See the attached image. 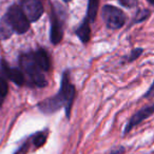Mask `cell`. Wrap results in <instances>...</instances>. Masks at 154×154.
Returning <instances> with one entry per match:
<instances>
[{"instance_id":"obj_12","label":"cell","mask_w":154,"mask_h":154,"mask_svg":"<svg viewBox=\"0 0 154 154\" xmlns=\"http://www.w3.org/2000/svg\"><path fill=\"white\" fill-rule=\"evenodd\" d=\"M99 7V0H89L88 1V10H87L86 17L90 20V22H93L96 18L97 11Z\"/></svg>"},{"instance_id":"obj_16","label":"cell","mask_w":154,"mask_h":154,"mask_svg":"<svg viewBox=\"0 0 154 154\" xmlns=\"http://www.w3.org/2000/svg\"><path fill=\"white\" fill-rule=\"evenodd\" d=\"M143 50L140 49V48H137V49L132 50V51H131V53H130V55L127 57V62L134 61L135 59H137V58H138L139 56L143 54Z\"/></svg>"},{"instance_id":"obj_15","label":"cell","mask_w":154,"mask_h":154,"mask_svg":"<svg viewBox=\"0 0 154 154\" xmlns=\"http://www.w3.org/2000/svg\"><path fill=\"white\" fill-rule=\"evenodd\" d=\"M8 91H9V88H8L7 82L0 77V106L2 105L3 100L8 94Z\"/></svg>"},{"instance_id":"obj_4","label":"cell","mask_w":154,"mask_h":154,"mask_svg":"<svg viewBox=\"0 0 154 154\" xmlns=\"http://www.w3.org/2000/svg\"><path fill=\"white\" fill-rule=\"evenodd\" d=\"M7 17L14 32H17L18 34H23L30 29V21L22 12L21 8L18 5H13L10 8Z\"/></svg>"},{"instance_id":"obj_14","label":"cell","mask_w":154,"mask_h":154,"mask_svg":"<svg viewBox=\"0 0 154 154\" xmlns=\"http://www.w3.org/2000/svg\"><path fill=\"white\" fill-rule=\"evenodd\" d=\"M150 15H151V13H150L149 10H145V9L140 10V11L137 12L136 15H135L134 20H133V23H137V22L143 21V20L148 19Z\"/></svg>"},{"instance_id":"obj_20","label":"cell","mask_w":154,"mask_h":154,"mask_svg":"<svg viewBox=\"0 0 154 154\" xmlns=\"http://www.w3.org/2000/svg\"><path fill=\"white\" fill-rule=\"evenodd\" d=\"M148 2L150 3V5H154V0H147Z\"/></svg>"},{"instance_id":"obj_3","label":"cell","mask_w":154,"mask_h":154,"mask_svg":"<svg viewBox=\"0 0 154 154\" xmlns=\"http://www.w3.org/2000/svg\"><path fill=\"white\" fill-rule=\"evenodd\" d=\"M101 17L106 26L111 30H118L125 26L127 21V16L122 10L113 5H107L101 10Z\"/></svg>"},{"instance_id":"obj_2","label":"cell","mask_w":154,"mask_h":154,"mask_svg":"<svg viewBox=\"0 0 154 154\" xmlns=\"http://www.w3.org/2000/svg\"><path fill=\"white\" fill-rule=\"evenodd\" d=\"M20 66H21L23 72L28 75L31 84L36 87H39V88L47 86V79L43 75V72L37 66L33 53L22 54L20 56Z\"/></svg>"},{"instance_id":"obj_7","label":"cell","mask_w":154,"mask_h":154,"mask_svg":"<svg viewBox=\"0 0 154 154\" xmlns=\"http://www.w3.org/2000/svg\"><path fill=\"white\" fill-rule=\"evenodd\" d=\"M63 37V26L60 20L59 16L56 14V12L52 11L51 14V32H50V39L53 45H58L61 41Z\"/></svg>"},{"instance_id":"obj_18","label":"cell","mask_w":154,"mask_h":154,"mask_svg":"<svg viewBox=\"0 0 154 154\" xmlns=\"http://www.w3.org/2000/svg\"><path fill=\"white\" fill-rule=\"evenodd\" d=\"M125 152H126V149L122 146H118V147H115L110 151H108L106 154H124Z\"/></svg>"},{"instance_id":"obj_19","label":"cell","mask_w":154,"mask_h":154,"mask_svg":"<svg viewBox=\"0 0 154 154\" xmlns=\"http://www.w3.org/2000/svg\"><path fill=\"white\" fill-rule=\"evenodd\" d=\"M154 95V82H153V84L151 85V87L149 88V90L146 92V94L143 95V97L145 98H149V97H151V96H153Z\"/></svg>"},{"instance_id":"obj_11","label":"cell","mask_w":154,"mask_h":154,"mask_svg":"<svg viewBox=\"0 0 154 154\" xmlns=\"http://www.w3.org/2000/svg\"><path fill=\"white\" fill-rule=\"evenodd\" d=\"M13 32H14L13 28H12L7 15H5V17L1 19V21H0V37L2 39L9 38V37L13 34Z\"/></svg>"},{"instance_id":"obj_17","label":"cell","mask_w":154,"mask_h":154,"mask_svg":"<svg viewBox=\"0 0 154 154\" xmlns=\"http://www.w3.org/2000/svg\"><path fill=\"white\" fill-rule=\"evenodd\" d=\"M118 2L126 8H134L137 5V0H118Z\"/></svg>"},{"instance_id":"obj_13","label":"cell","mask_w":154,"mask_h":154,"mask_svg":"<svg viewBox=\"0 0 154 154\" xmlns=\"http://www.w3.org/2000/svg\"><path fill=\"white\" fill-rule=\"evenodd\" d=\"M47 137H48V133L45 132V131L37 133V134L33 137V143H34V146L36 148L41 147V146L45 143V140H47Z\"/></svg>"},{"instance_id":"obj_10","label":"cell","mask_w":154,"mask_h":154,"mask_svg":"<svg viewBox=\"0 0 154 154\" xmlns=\"http://www.w3.org/2000/svg\"><path fill=\"white\" fill-rule=\"evenodd\" d=\"M2 64H3V69H5V73L7 74L9 79H11L12 82H15L18 86H22L24 84V75L22 73V71H20L19 69L9 68L5 62Z\"/></svg>"},{"instance_id":"obj_6","label":"cell","mask_w":154,"mask_h":154,"mask_svg":"<svg viewBox=\"0 0 154 154\" xmlns=\"http://www.w3.org/2000/svg\"><path fill=\"white\" fill-rule=\"evenodd\" d=\"M153 113H154V103H152V105H150V106H146L143 109L138 110V111L133 114L130 117V119L128 120L126 127H125L124 135L128 134L133 128H135L137 125H139L145 119H147L148 117H150Z\"/></svg>"},{"instance_id":"obj_21","label":"cell","mask_w":154,"mask_h":154,"mask_svg":"<svg viewBox=\"0 0 154 154\" xmlns=\"http://www.w3.org/2000/svg\"><path fill=\"white\" fill-rule=\"evenodd\" d=\"M64 2H70V1H72V0H63Z\"/></svg>"},{"instance_id":"obj_8","label":"cell","mask_w":154,"mask_h":154,"mask_svg":"<svg viewBox=\"0 0 154 154\" xmlns=\"http://www.w3.org/2000/svg\"><path fill=\"white\" fill-rule=\"evenodd\" d=\"M33 56H34V59L36 61L37 66L40 68L42 72H47L51 69V60H50V57L45 50L38 49L33 53Z\"/></svg>"},{"instance_id":"obj_9","label":"cell","mask_w":154,"mask_h":154,"mask_svg":"<svg viewBox=\"0 0 154 154\" xmlns=\"http://www.w3.org/2000/svg\"><path fill=\"white\" fill-rule=\"evenodd\" d=\"M77 37L82 40V42L88 43L91 38V26H90V20L88 18H85L84 21L79 24V26L75 31Z\"/></svg>"},{"instance_id":"obj_5","label":"cell","mask_w":154,"mask_h":154,"mask_svg":"<svg viewBox=\"0 0 154 154\" xmlns=\"http://www.w3.org/2000/svg\"><path fill=\"white\" fill-rule=\"evenodd\" d=\"M20 8L30 22H35L43 14V5L40 0H20Z\"/></svg>"},{"instance_id":"obj_1","label":"cell","mask_w":154,"mask_h":154,"mask_svg":"<svg viewBox=\"0 0 154 154\" xmlns=\"http://www.w3.org/2000/svg\"><path fill=\"white\" fill-rule=\"evenodd\" d=\"M75 95H76V90L74 85L71 84L69 80V71H64L61 76V84L58 93L55 96L42 100L38 105V108L45 114H52L54 112H57L61 108H64L66 117H70Z\"/></svg>"}]
</instances>
